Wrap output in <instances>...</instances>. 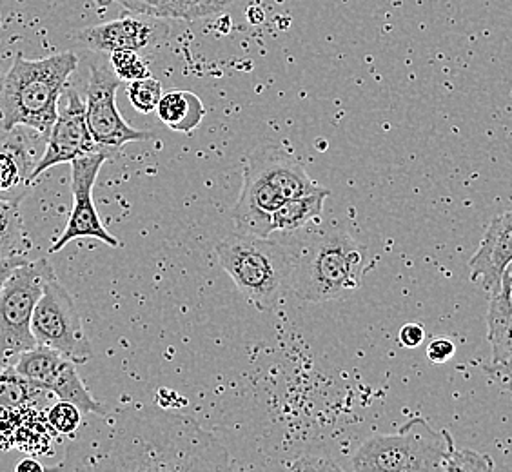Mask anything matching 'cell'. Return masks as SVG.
Returning <instances> with one entry per match:
<instances>
[{
    "label": "cell",
    "instance_id": "cell-26",
    "mask_svg": "<svg viewBox=\"0 0 512 472\" xmlns=\"http://www.w3.org/2000/svg\"><path fill=\"white\" fill-rule=\"evenodd\" d=\"M46 416L55 433L73 434L79 429L82 411L77 405L60 400L57 404L51 405Z\"/></svg>",
    "mask_w": 512,
    "mask_h": 472
},
{
    "label": "cell",
    "instance_id": "cell-17",
    "mask_svg": "<svg viewBox=\"0 0 512 472\" xmlns=\"http://www.w3.org/2000/svg\"><path fill=\"white\" fill-rule=\"evenodd\" d=\"M487 340L494 364H512V300L505 282L489 300Z\"/></svg>",
    "mask_w": 512,
    "mask_h": 472
},
{
    "label": "cell",
    "instance_id": "cell-23",
    "mask_svg": "<svg viewBox=\"0 0 512 472\" xmlns=\"http://www.w3.org/2000/svg\"><path fill=\"white\" fill-rule=\"evenodd\" d=\"M109 64H111L113 73H115L122 82H133V80L151 77V75H149L148 64H146V60L140 57L138 51H113V53H109Z\"/></svg>",
    "mask_w": 512,
    "mask_h": 472
},
{
    "label": "cell",
    "instance_id": "cell-5",
    "mask_svg": "<svg viewBox=\"0 0 512 472\" xmlns=\"http://www.w3.org/2000/svg\"><path fill=\"white\" fill-rule=\"evenodd\" d=\"M51 276L55 271L48 258L28 260L13 269L0 289V356L6 362L37 345L31 318Z\"/></svg>",
    "mask_w": 512,
    "mask_h": 472
},
{
    "label": "cell",
    "instance_id": "cell-27",
    "mask_svg": "<svg viewBox=\"0 0 512 472\" xmlns=\"http://www.w3.org/2000/svg\"><path fill=\"white\" fill-rule=\"evenodd\" d=\"M131 13L142 17H155V19H173V4L171 0H117Z\"/></svg>",
    "mask_w": 512,
    "mask_h": 472
},
{
    "label": "cell",
    "instance_id": "cell-20",
    "mask_svg": "<svg viewBox=\"0 0 512 472\" xmlns=\"http://www.w3.org/2000/svg\"><path fill=\"white\" fill-rule=\"evenodd\" d=\"M20 198H0V260L26 255L28 238L20 215Z\"/></svg>",
    "mask_w": 512,
    "mask_h": 472
},
{
    "label": "cell",
    "instance_id": "cell-12",
    "mask_svg": "<svg viewBox=\"0 0 512 472\" xmlns=\"http://www.w3.org/2000/svg\"><path fill=\"white\" fill-rule=\"evenodd\" d=\"M242 177V191L237 204L231 207V220L238 233L269 238L273 235V213L286 202V198L247 162Z\"/></svg>",
    "mask_w": 512,
    "mask_h": 472
},
{
    "label": "cell",
    "instance_id": "cell-18",
    "mask_svg": "<svg viewBox=\"0 0 512 472\" xmlns=\"http://www.w3.org/2000/svg\"><path fill=\"white\" fill-rule=\"evenodd\" d=\"M329 197V189L318 187L302 197L289 198L273 213V233H295L307 226L309 222L318 220L324 211L325 198Z\"/></svg>",
    "mask_w": 512,
    "mask_h": 472
},
{
    "label": "cell",
    "instance_id": "cell-24",
    "mask_svg": "<svg viewBox=\"0 0 512 472\" xmlns=\"http://www.w3.org/2000/svg\"><path fill=\"white\" fill-rule=\"evenodd\" d=\"M235 0H171L173 19L193 20L204 19L226 10Z\"/></svg>",
    "mask_w": 512,
    "mask_h": 472
},
{
    "label": "cell",
    "instance_id": "cell-13",
    "mask_svg": "<svg viewBox=\"0 0 512 472\" xmlns=\"http://www.w3.org/2000/svg\"><path fill=\"white\" fill-rule=\"evenodd\" d=\"M512 266V206L500 217L493 218L476 249L469 269L474 284L487 293H496L503 284V276Z\"/></svg>",
    "mask_w": 512,
    "mask_h": 472
},
{
    "label": "cell",
    "instance_id": "cell-31",
    "mask_svg": "<svg viewBox=\"0 0 512 472\" xmlns=\"http://www.w3.org/2000/svg\"><path fill=\"white\" fill-rule=\"evenodd\" d=\"M46 469L37 458H24L22 462L17 463L15 471L17 472H42Z\"/></svg>",
    "mask_w": 512,
    "mask_h": 472
},
{
    "label": "cell",
    "instance_id": "cell-6",
    "mask_svg": "<svg viewBox=\"0 0 512 472\" xmlns=\"http://www.w3.org/2000/svg\"><path fill=\"white\" fill-rule=\"evenodd\" d=\"M31 333L37 345L50 347L73 364H86L93 356L77 304L57 275L44 286L31 318Z\"/></svg>",
    "mask_w": 512,
    "mask_h": 472
},
{
    "label": "cell",
    "instance_id": "cell-15",
    "mask_svg": "<svg viewBox=\"0 0 512 472\" xmlns=\"http://www.w3.org/2000/svg\"><path fill=\"white\" fill-rule=\"evenodd\" d=\"M51 427L48 416L40 413L33 405H19L0 409V449H22L28 453L46 451V443L51 440Z\"/></svg>",
    "mask_w": 512,
    "mask_h": 472
},
{
    "label": "cell",
    "instance_id": "cell-21",
    "mask_svg": "<svg viewBox=\"0 0 512 472\" xmlns=\"http://www.w3.org/2000/svg\"><path fill=\"white\" fill-rule=\"evenodd\" d=\"M50 396H53L50 391L28 382L15 371V367H6L4 371H0V409L19 405H33L42 409L46 398Z\"/></svg>",
    "mask_w": 512,
    "mask_h": 472
},
{
    "label": "cell",
    "instance_id": "cell-25",
    "mask_svg": "<svg viewBox=\"0 0 512 472\" xmlns=\"http://www.w3.org/2000/svg\"><path fill=\"white\" fill-rule=\"evenodd\" d=\"M493 469L494 463L489 456L469 449H456L454 443L444 465V471L483 472Z\"/></svg>",
    "mask_w": 512,
    "mask_h": 472
},
{
    "label": "cell",
    "instance_id": "cell-11",
    "mask_svg": "<svg viewBox=\"0 0 512 472\" xmlns=\"http://www.w3.org/2000/svg\"><path fill=\"white\" fill-rule=\"evenodd\" d=\"M166 19H138L122 17L97 26H89L77 33V40L84 48L97 53L119 50L146 51L160 46L169 37Z\"/></svg>",
    "mask_w": 512,
    "mask_h": 472
},
{
    "label": "cell",
    "instance_id": "cell-3",
    "mask_svg": "<svg viewBox=\"0 0 512 472\" xmlns=\"http://www.w3.org/2000/svg\"><path fill=\"white\" fill-rule=\"evenodd\" d=\"M218 262L247 302L262 313L273 311L291 291L295 249L262 236L235 231L218 242Z\"/></svg>",
    "mask_w": 512,
    "mask_h": 472
},
{
    "label": "cell",
    "instance_id": "cell-9",
    "mask_svg": "<svg viewBox=\"0 0 512 472\" xmlns=\"http://www.w3.org/2000/svg\"><path fill=\"white\" fill-rule=\"evenodd\" d=\"M108 158L106 153H91L71 162L73 209H71L66 229L62 231L59 240H55L50 247L51 255L59 253L62 247L80 238H93L109 247L120 246L117 236L111 235L102 224L97 207L93 204V189L97 184L100 169Z\"/></svg>",
    "mask_w": 512,
    "mask_h": 472
},
{
    "label": "cell",
    "instance_id": "cell-29",
    "mask_svg": "<svg viewBox=\"0 0 512 472\" xmlns=\"http://www.w3.org/2000/svg\"><path fill=\"white\" fill-rule=\"evenodd\" d=\"M398 340H400V344L407 347V349L420 347V345L424 344L425 340L424 325L416 324V322L405 324L404 327L400 329V333H398Z\"/></svg>",
    "mask_w": 512,
    "mask_h": 472
},
{
    "label": "cell",
    "instance_id": "cell-33",
    "mask_svg": "<svg viewBox=\"0 0 512 472\" xmlns=\"http://www.w3.org/2000/svg\"><path fill=\"white\" fill-rule=\"evenodd\" d=\"M6 367H10V365H8V362H6V360L0 356V371H4Z\"/></svg>",
    "mask_w": 512,
    "mask_h": 472
},
{
    "label": "cell",
    "instance_id": "cell-28",
    "mask_svg": "<svg viewBox=\"0 0 512 472\" xmlns=\"http://www.w3.org/2000/svg\"><path fill=\"white\" fill-rule=\"evenodd\" d=\"M456 353V345L449 338H434L431 344L427 345V358L433 364H447L449 360H453Z\"/></svg>",
    "mask_w": 512,
    "mask_h": 472
},
{
    "label": "cell",
    "instance_id": "cell-2",
    "mask_svg": "<svg viewBox=\"0 0 512 472\" xmlns=\"http://www.w3.org/2000/svg\"><path fill=\"white\" fill-rule=\"evenodd\" d=\"M369 266L367 247L345 231L313 236L295 249L291 293L309 304L340 300L362 287Z\"/></svg>",
    "mask_w": 512,
    "mask_h": 472
},
{
    "label": "cell",
    "instance_id": "cell-8",
    "mask_svg": "<svg viewBox=\"0 0 512 472\" xmlns=\"http://www.w3.org/2000/svg\"><path fill=\"white\" fill-rule=\"evenodd\" d=\"M75 365L50 347L35 345L30 351L19 354L13 367L31 384L50 391L59 400L77 405L82 414L104 416L106 409L86 389Z\"/></svg>",
    "mask_w": 512,
    "mask_h": 472
},
{
    "label": "cell",
    "instance_id": "cell-22",
    "mask_svg": "<svg viewBox=\"0 0 512 472\" xmlns=\"http://www.w3.org/2000/svg\"><path fill=\"white\" fill-rule=\"evenodd\" d=\"M128 95L133 108L137 109L138 113L148 115V113L157 111L158 102L162 99L164 91H162V84L157 79L146 77V79L129 82Z\"/></svg>",
    "mask_w": 512,
    "mask_h": 472
},
{
    "label": "cell",
    "instance_id": "cell-30",
    "mask_svg": "<svg viewBox=\"0 0 512 472\" xmlns=\"http://www.w3.org/2000/svg\"><path fill=\"white\" fill-rule=\"evenodd\" d=\"M26 260V256H17V258H10V260H0V289L4 286L6 278L13 273V269L22 266Z\"/></svg>",
    "mask_w": 512,
    "mask_h": 472
},
{
    "label": "cell",
    "instance_id": "cell-1",
    "mask_svg": "<svg viewBox=\"0 0 512 472\" xmlns=\"http://www.w3.org/2000/svg\"><path fill=\"white\" fill-rule=\"evenodd\" d=\"M77 66L79 57L73 51L39 60L26 59L19 53L10 71L0 79L2 131H15L24 126L35 129L42 137H50L59 113L60 97Z\"/></svg>",
    "mask_w": 512,
    "mask_h": 472
},
{
    "label": "cell",
    "instance_id": "cell-19",
    "mask_svg": "<svg viewBox=\"0 0 512 472\" xmlns=\"http://www.w3.org/2000/svg\"><path fill=\"white\" fill-rule=\"evenodd\" d=\"M158 117L175 131L191 133L193 129L200 126L204 118V106L202 100L198 99L195 93L189 91H169L164 93L158 102Z\"/></svg>",
    "mask_w": 512,
    "mask_h": 472
},
{
    "label": "cell",
    "instance_id": "cell-10",
    "mask_svg": "<svg viewBox=\"0 0 512 472\" xmlns=\"http://www.w3.org/2000/svg\"><path fill=\"white\" fill-rule=\"evenodd\" d=\"M64 95L66 97L64 102H59L57 120L48 137V146L35 164L31 180H37L44 171L59 164H71L73 160L91 153H104L89 133L86 100L73 88L66 89Z\"/></svg>",
    "mask_w": 512,
    "mask_h": 472
},
{
    "label": "cell",
    "instance_id": "cell-7",
    "mask_svg": "<svg viewBox=\"0 0 512 472\" xmlns=\"http://www.w3.org/2000/svg\"><path fill=\"white\" fill-rule=\"evenodd\" d=\"M120 82L122 80L113 73V69L104 68L97 62L91 64L86 88V120L91 137L108 157L111 153H119L126 144L155 138L151 131L131 128L120 115L117 108Z\"/></svg>",
    "mask_w": 512,
    "mask_h": 472
},
{
    "label": "cell",
    "instance_id": "cell-4",
    "mask_svg": "<svg viewBox=\"0 0 512 472\" xmlns=\"http://www.w3.org/2000/svg\"><path fill=\"white\" fill-rule=\"evenodd\" d=\"M449 431H434L422 416L405 423L394 434L367 438L353 456L355 471L420 472L444 471L453 447Z\"/></svg>",
    "mask_w": 512,
    "mask_h": 472
},
{
    "label": "cell",
    "instance_id": "cell-16",
    "mask_svg": "<svg viewBox=\"0 0 512 472\" xmlns=\"http://www.w3.org/2000/svg\"><path fill=\"white\" fill-rule=\"evenodd\" d=\"M0 137V198H24L35 169L33 155L20 135Z\"/></svg>",
    "mask_w": 512,
    "mask_h": 472
},
{
    "label": "cell",
    "instance_id": "cell-14",
    "mask_svg": "<svg viewBox=\"0 0 512 472\" xmlns=\"http://www.w3.org/2000/svg\"><path fill=\"white\" fill-rule=\"evenodd\" d=\"M246 162L258 169L286 200L302 197L322 187L307 175L306 168L295 157L276 146L255 149Z\"/></svg>",
    "mask_w": 512,
    "mask_h": 472
},
{
    "label": "cell",
    "instance_id": "cell-32",
    "mask_svg": "<svg viewBox=\"0 0 512 472\" xmlns=\"http://www.w3.org/2000/svg\"><path fill=\"white\" fill-rule=\"evenodd\" d=\"M503 282L509 287V295H511L512 300V266L507 269V273L503 276Z\"/></svg>",
    "mask_w": 512,
    "mask_h": 472
}]
</instances>
